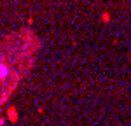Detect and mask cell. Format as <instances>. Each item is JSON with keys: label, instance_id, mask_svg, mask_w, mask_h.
Returning <instances> with one entry per match:
<instances>
[{"label": "cell", "instance_id": "obj_1", "mask_svg": "<svg viewBox=\"0 0 131 126\" xmlns=\"http://www.w3.org/2000/svg\"><path fill=\"white\" fill-rule=\"evenodd\" d=\"M9 72H10L9 67H7L5 63H0V81H4V79L9 75Z\"/></svg>", "mask_w": 131, "mask_h": 126}]
</instances>
